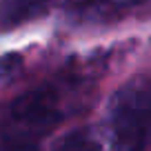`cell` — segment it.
<instances>
[{
  "mask_svg": "<svg viewBox=\"0 0 151 151\" xmlns=\"http://www.w3.org/2000/svg\"><path fill=\"white\" fill-rule=\"evenodd\" d=\"M71 96L73 89L65 87L62 82L36 87L7 107L2 129L11 140H36L38 136L56 129L71 113Z\"/></svg>",
  "mask_w": 151,
  "mask_h": 151,
  "instance_id": "cell-1",
  "label": "cell"
},
{
  "mask_svg": "<svg viewBox=\"0 0 151 151\" xmlns=\"http://www.w3.org/2000/svg\"><path fill=\"white\" fill-rule=\"evenodd\" d=\"M51 151H104L100 138L89 129H76L58 138V142L51 147Z\"/></svg>",
  "mask_w": 151,
  "mask_h": 151,
  "instance_id": "cell-4",
  "label": "cell"
},
{
  "mask_svg": "<svg viewBox=\"0 0 151 151\" xmlns=\"http://www.w3.org/2000/svg\"><path fill=\"white\" fill-rule=\"evenodd\" d=\"M113 151H151V76L127 80L109 100Z\"/></svg>",
  "mask_w": 151,
  "mask_h": 151,
  "instance_id": "cell-2",
  "label": "cell"
},
{
  "mask_svg": "<svg viewBox=\"0 0 151 151\" xmlns=\"http://www.w3.org/2000/svg\"><path fill=\"white\" fill-rule=\"evenodd\" d=\"M51 5L53 0H0V27L11 29L24 24L45 14Z\"/></svg>",
  "mask_w": 151,
  "mask_h": 151,
  "instance_id": "cell-3",
  "label": "cell"
}]
</instances>
